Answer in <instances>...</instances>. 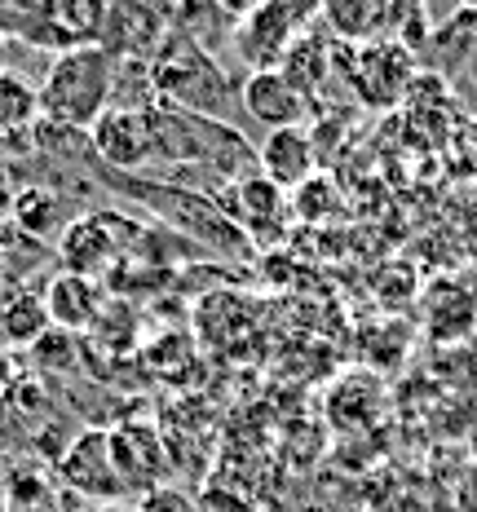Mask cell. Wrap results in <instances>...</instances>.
<instances>
[{
	"label": "cell",
	"instance_id": "cell-10",
	"mask_svg": "<svg viewBox=\"0 0 477 512\" xmlns=\"http://www.w3.org/2000/svg\"><path fill=\"white\" fill-rule=\"evenodd\" d=\"M120 256V239H115L111 221L106 217H80L71 221L67 234L58 243V261L67 274H80V279H102L106 270Z\"/></svg>",
	"mask_w": 477,
	"mask_h": 512
},
{
	"label": "cell",
	"instance_id": "cell-6",
	"mask_svg": "<svg viewBox=\"0 0 477 512\" xmlns=\"http://www.w3.org/2000/svg\"><path fill=\"white\" fill-rule=\"evenodd\" d=\"M58 477L71 495H84V499H120L124 495L120 477H115V464H111L106 429H84L76 442L62 451Z\"/></svg>",
	"mask_w": 477,
	"mask_h": 512
},
{
	"label": "cell",
	"instance_id": "cell-18",
	"mask_svg": "<svg viewBox=\"0 0 477 512\" xmlns=\"http://www.w3.org/2000/svg\"><path fill=\"white\" fill-rule=\"evenodd\" d=\"M195 512H257L239 490L221 486V482H208L204 490L195 495Z\"/></svg>",
	"mask_w": 477,
	"mask_h": 512
},
{
	"label": "cell",
	"instance_id": "cell-7",
	"mask_svg": "<svg viewBox=\"0 0 477 512\" xmlns=\"http://www.w3.org/2000/svg\"><path fill=\"white\" fill-rule=\"evenodd\" d=\"M168 23L164 9L151 5H106V23H102V40L98 45L120 62H151L155 49L164 45Z\"/></svg>",
	"mask_w": 477,
	"mask_h": 512
},
{
	"label": "cell",
	"instance_id": "cell-14",
	"mask_svg": "<svg viewBox=\"0 0 477 512\" xmlns=\"http://www.w3.org/2000/svg\"><path fill=\"white\" fill-rule=\"evenodd\" d=\"M40 120V98L36 89L14 76V71H0V137L5 133H23Z\"/></svg>",
	"mask_w": 477,
	"mask_h": 512
},
{
	"label": "cell",
	"instance_id": "cell-19",
	"mask_svg": "<svg viewBox=\"0 0 477 512\" xmlns=\"http://www.w3.org/2000/svg\"><path fill=\"white\" fill-rule=\"evenodd\" d=\"M473 155H477V128H473Z\"/></svg>",
	"mask_w": 477,
	"mask_h": 512
},
{
	"label": "cell",
	"instance_id": "cell-8",
	"mask_svg": "<svg viewBox=\"0 0 477 512\" xmlns=\"http://www.w3.org/2000/svg\"><path fill=\"white\" fill-rule=\"evenodd\" d=\"M318 151H314V137L305 124L296 128H274V133L261 137L257 146V173L279 190H296L314 177Z\"/></svg>",
	"mask_w": 477,
	"mask_h": 512
},
{
	"label": "cell",
	"instance_id": "cell-15",
	"mask_svg": "<svg viewBox=\"0 0 477 512\" xmlns=\"http://www.w3.org/2000/svg\"><path fill=\"white\" fill-rule=\"evenodd\" d=\"M53 212H58V199L49 195V190H36V186H27V190H18L14 195V208H9V217L18 221V230H27L31 239H45V230H53Z\"/></svg>",
	"mask_w": 477,
	"mask_h": 512
},
{
	"label": "cell",
	"instance_id": "cell-2",
	"mask_svg": "<svg viewBox=\"0 0 477 512\" xmlns=\"http://www.w3.org/2000/svg\"><path fill=\"white\" fill-rule=\"evenodd\" d=\"M146 67H151V84L159 102L182 106V111L204 115V120L221 115L230 98H235V84L226 80L217 58L204 45H195L190 36H182V31H168L164 45L155 49V58Z\"/></svg>",
	"mask_w": 477,
	"mask_h": 512
},
{
	"label": "cell",
	"instance_id": "cell-4",
	"mask_svg": "<svg viewBox=\"0 0 477 512\" xmlns=\"http://www.w3.org/2000/svg\"><path fill=\"white\" fill-rule=\"evenodd\" d=\"M89 142L98 159L115 173H137L155 159V120L151 111H133V106H106L98 124L89 128Z\"/></svg>",
	"mask_w": 477,
	"mask_h": 512
},
{
	"label": "cell",
	"instance_id": "cell-12",
	"mask_svg": "<svg viewBox=\"0 0 477 512\" xmlns=\"http://www.w3.org/2000/svg\"><path fill=\"white\" fill-rule=\"evenodd\" d=\"M323 18L341 31L345 40H367V36H385L389 23H398L394 5H349V0H336V5L323 9Z\"/></svg>",
	"mask_w": 477,
	"mask_h": 512
},
{
	"label": "cell",
	"instance_id": "cell-13",
	"mask_svg": "<svg viewBox=\"0 0 477 512\" xmlns=\"http://www.w3.org/2000/svg\"><path fill=\"white\" fill-rule=\"evenodd\" d=\"M0 332L14 345H31L49 332V314H45V296L40 292H14L5 301V314H0Z\"/></svg>",
	"mask_w": 477,
	"mask_h": 512
},
{
	"label": "cell",
	"instance_id": "cell-16",
	"mask_svg": "<svg viewBox=\"0 0 477 512\" xmlns=\"http://www.w3.org/2000/svg\"><path fill=\"white\" fill-rule=\"evenodd\" d=\"M31 362L45 371H71L76 367V354H80V336L71 332H58V327H49L40 340H31Z\"/></svg>",
	"mask_w": 477,
	"mask_h": 512
},
{
	"label": "cell",
	"instance_id": "cell-1",
	"mask_svg": "<svg viewBox=\"0 0 477 512\" xmlns=\"http://www.w3.org/2000/svg\"><path fill=\"white\" fill-rule=\"evenodd\" d=\"M115 67L120 58H111L102 45L58 53L36 89L40 115L58 128H93L115 98Z\"/></svg>",
	"mask_w": 477,
	"mask_h": 512
},
{
	"label": "cell",
	"instance_id": "cell-20",
	"mask_svg": "<svg viewBox=\"0 0 477 512\" xmlns=\"http://www.w3.org/2000/svg\"><path fill=\"white\" fill-rule=\"evenodd\" d=\"M0 270H5V261H0Z\"/></svg>",
	"mask_w": 477,
	"mask_h": 512
},
{
	"label": "cell",
	"instance_id": "cell-5",
	"mask_svg": "<svg viewBox=\"0 0 477 512\" xmlns=\"http://www.w3.org/2000/svg\"><path fill=\"white\" fill-rule=\"evenodd\" d=\"M106 442H111V464H115L124 495L142 499L146 490L164 486L168 455H164V437H159L155 424H142V420L115 424V429H106Z\"/></svg>",
	"mask_w": 477,
	"mask_h": 512
},
{
	"label": "cell",
	"instance_id": "cell-11",
	"mask_svg": "<svg viewBox=\"0 0 477 512\" xmlns=\"http://www.w3.org/2000/svg\"><path fill=\"white\" fill-rule=\"evenodd\" d=\"M239 102L252 120L265 124V133H274V128H296L305 120V111H310L283 71H252L239 89Z\"/></svg>",
	"mask_w": 477,
	"mask_h": 512
},
{
	"label": "cell",
	"instance_id": "cell-17",
	"mask_svg": "<svg viewBox=\"0 0 477 512\" xmlns=\"http://www.w3.org/2000/svg\"><path fill=\"white\" fill-rule=\"evenodd\" d=\"M133 512H195V495H186L182 486H155V490H146L142 499H137V508Z\"/></svg>",
	"mask_w": 477,
	"mask_h": 512
},
{
	"label": "cell",
	"instance_id": "cell-3",
	"mask_svg": "<svg viewBox=\"0 0 477 512\" xmlns=\"http://www.w3.org/2000/svg\"><path fill=\"white\" fill-rule=\"evenodd\" d=\"M305 23V9L296 5H252L235 23V49L252 71H279L288 49L296 45Z\"/></svg>",
	"mask_w": 477,
	"mask_h": 512
},
{
	"label": "cell",
	"instance_id": "cell-9",
	"mask_svg": "<svg viewBox=\"0 0 477 512\" xmlns=\"http://www.w3.org/2000/svg\"><path fill=\"white\" fill-rule=\"evenodd\" d=\"M106 309V292L98 279H80V274H53V283L45 287V314H49V327L58 332H93Z\"/></svg>",
	"mask_w": 477,
	"mask_h": 512
}]
</instances>
